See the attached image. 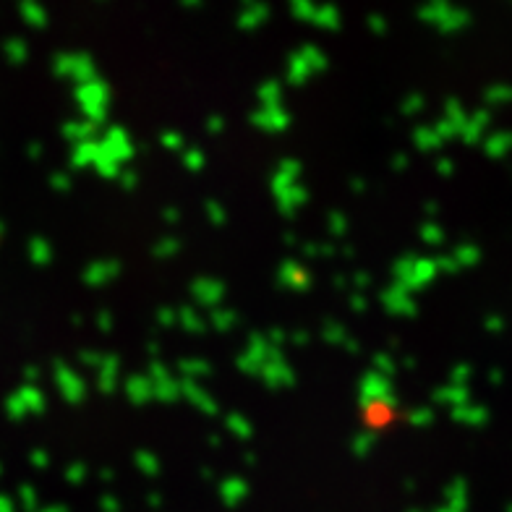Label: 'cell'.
Returning a JSON list of instances; mask_svg holds the SVG:
<instances>
[{"mask_svg":"<svg viewBox=\"0 0 512 512\" xmlns=\"http://www.w3.org/2000/svg\"><path fill=\"white\" fill-rule=\"evenodd\" d=\"M322 337L327 340V343H345V330L340 327V324L335 322H327L324 324V330H322Z\"/></svg>","mask_w":512,"mask_h":512,"instance_id":"d590c367","label":"cell"},{"mask_svg":"<svg viewBox=\"0 0 512 512\" xmlns=\"http://www.w3.org/2000/svg\"><path fill=\"white\" fill-rule=\"evenodd\" d=\"M95 155H97V139H89V142H81L74 147V165L76 168H89V165H95Z\"/></svg>","mask_w":512,"mask_h":512,"instance_id":"cb8c5ba5","label":"cell"},{"mask_svg":"<svg viewBox=\"0 0 512 512\" xmlns=\"http://www.w3.org/2000/svg\"><path fill=\"white\" fill-rule=\"evenodd\" d=\"M450 170V162H439V173H447Z\"/></svg>","mask_w":512,"mask_h":512,"instance_id":"94428289","label":"cell"},{"mask_svg":"<svg viewBox=\"0 0 512 512\" xmlns=\"http://www.w3.org/2000/svg\"><path fill=\"white\" fill-rule=\"evenodd\" d=\"M290 113L283 108V105H277V108H262L259 113L251 115V123L256 128H262L267 134H283L290 128Z\"/></svg>","mask_w":512,"mask_h":512,"instance_id":"7c38bea8","label":"cell"},{"mask_svg":"<svg viewBox=\"0 0 512 512\" xmlns=\"http://www.w3.org/2000/svg\"><path fill=\"white\" fill-rule=\"evenodd\" d=\"M413 144H416L421 152H424V149H434V147H437V131H432V128L418 126L416 131H413Z\"/></svg>","mask_w":512,"mask_h":512,"instance_id":"4dcf8cb0","label":"cell"},{"mask_svg":"<svg viewBox=\"0 0 512 512\" xmlns=\"http://www.w3.org/2000/svg\"><path fill=\"white\" fill-rule=\"evenodd\" d=\"M311 24L319 29H327V32H335V29L343 27V16H340V11L335 6H314Z\"/></svg>","mask_w":512,"mask_h":512,"instance_id":"44dd1931","label":"cell"},{"mask_svg":"<svg viewBox=\"0 0 512 512\" xmlns=\"http://www.w3.org/2000/svg\"><path fill=\"white\" fill-rule=\"evenodd\" d=\"M351 186H353V194H361V191L366 189V183H364V181H353Z\"/></svg>","mask_w":512,"mask_h":512,"instance_id":"91938a15","label":"cell"},{"mask_svg":"<svg viewBox=\"0 0 512 512\" xmlns=\"http://www.w3.org/2000/svg\"><path fill=\"white\" fill-rule=\"evenodd\" d=\"M176 322H178V317L173 314V311L160 309V314H157V324H160V327H173Z\"/></svg>","mask_w":512,"mask_h":512,"instance_id":"f6af8a7d","label":"cell"},{"mask_svg":"<svg viewBox=\"0 0 512 512\" xmlns=\"http://www.w3.org/2000/svg\"><path fill=\"white\" fill-rule=\"evenodd\" d=\"M207 217H209V223H215L217 228H220V225H225V209L220 207V204L209 202L207 204Z\"/></svg>","mask_w":512,"mask_h":512,"instance_id":"7bdbcfd3","label":"cell"},{"mask_svg":"<svg viewBox=\"0 0 512 512\" xmlns=\"http://www.w3.org/2000/svg\"><path fill=\"white\" fill-rule=\"evenodd\" d=\"M324 68H327V55L319 48H314V45H304L298 53L290 55L285 79H288L293 87H301V84H306L311 76L317 74V71H324Z\"/></svg>","mask_w":512,"mask_h":512,"instance_id":"277c9868","label":"cell"},{"mask_svg":"<svg viewBox=\"0 0 512 512\" xmlns=\"http://www.w3.org/2000/svg\"><path fill=\"white\" fill-rule=\"evenodd\" d=\"M136 468L144 473V476H157L160 473V460H157V455H152V452L147 450H139L136 452Z\"/></svg>","mask_w":512,"mask_h":512,"instance_id":"f1b7e54d","label":"cell"},{"mask_svg":"<svg viewBox=\"0 0 512 512\" xmlns=\"http://www.w3.org/2000/svg\"><path fill=\"white\" fill-rule=\"evenodd\" d=\"M392 165H395V170H405V165H408V157H395V160H392Z\"/></svg>","mask_w":512,"mask_h":512,"instance_id":"11a10c76","label":"cell"},{"mask_svg":"<svg viewBox=\"0 0 512 512\" xmlns=\"http://www.w3.org/2000/svg\"><path fill=\"white\" fill-rule=\"evenodd\" d=\"M126 395L134 405H144L149 400H155V390H152V382L147 377H131L126 382Z\"/></svg>","mask_w":512,"mask_h":512,"instance_id":"d6986e66","label":"cell"},{"mask_svg":"<svg viewBox=\"0 0 512 512\" xmlns=\"http://www.w3.org/2000/svg\"><path fill=\"white\" fill-rule=\"evenodd\" d=\"M298 176H301V162L296 160H283L277 165V173L272 178V191H275L277 207L285 217H293L298 209L304 207L309 194L306 189L298 183Z\"/></svg>","mask_w":512,"mask_h":512,"instance_id":"6da1fadb","label":"cell"},{"mask_svg":"<svg viewBox=\"0 0 512 512\" xmlns=\"http://www.w3.org/2000/svg\"><path fill=\"white\" fill-rule=\"evenodd\" d=\"M270 356H272L270 345L264 343L259 335H251L249 348L238 356V369H241L243 374H249V377H256V374L262 371V366L267 364V358Z\"/></svg>","mask_w":512,"mask_h":512,"instance_id":"9c48e42d","label":"cell"},{"mask_svg":"<svg viewBox=\"0 0 512 512\" xmlns=\"http://www.w3.org/2000/svg\"><path fill=\"white\" fill-rule=\"evenodd\" d=\"M183 165H186V170L199 173V170L207 165V157H204V152L199 147H189L186 152H183Z\"/></svg>","mask_w":512,"mask_h":512,"instance_id":"d6a6232c","label":"cell"},{"mask_svg":"<svg viewBox=\"0 0 512 512\" xmlns=\"http://www.w3.org/2000/svg\"><path fill=\"white\" fill-rule=\"evenodd\" d=\"M270 340H272V343H283V340H285V332L272 330V332H270Z\"/></svg>","mask_w":512,"mask_h":512,"instance_id":"6f0895ef","label":"cell"},{"mask_svg":"<svg viewBox=\"0 0 512 512\" xmlns=\"http://www.w3.org/2000/svg\"><path fill=\"white\" fill-rule=\"evenodd\" d=\"M432 418H434L432 411H426V408H413V411L408 413V424L426 426V424H432Z\"/></svg>","mask_w":512,"mask_h":512,"instance_id":"ab89813d","label":"cell"},{"mask_svg":"<svg viewBox=\"0 0 512 512\" xmlns=\"http://www.w3.org/2000/svg\"><path fill=\"white\" fill-rule=\"evenodd\" d=\"M361 403L366 408H392L395 405V390L382 374L371 371L369 377L361 382Z\"/></svg>","mask_w":512,"mask_h":512,"instance_id":"5b68a950","label":"cell"},{"mask_svg":"<svg viewBox=\"0 0 512 512\" xmlns=\"http://www.w3.org/2000/svg\"><path fill=\"white\" fill-rule=\"evenodd\" d=\"M61 387L66 392V400H71V403H81L84 395H87V387H84V382L76 377L74 371H61Z\"/></svg>","mask_w":512,"mask_h":512,"instance_id":"7402d4cb","label":"cell"},{"mask_svg":"<svg viewBox=\"0 0 512 512\" xmlns=\"http://www.w3.org/2000/svg\"><path fill=\"white\" fill-rule=\"evenodd\" d=\"M102 358L105 356H100V353H84V356H81V361H84V364H89V366H95V369H100V364H102Z\"/></svg>","mask_w":512,"mask_h":512,"instance_id":"c3c4849f","label":"cell"},{"mask_svg":"<svg viewBox=\"0 0 512 512\" xmlns=\"http://www.w3.org/2000/svg\"><path fill=\"white\" fill-rule=\"evenodd\" d=\"M118 275H121V264L115 262V259H100V262H92L84 270V283L89 288H102V285H108Z\"/></svg>","mask_w":512,"mask_h":512,"instance_id":"5bb4252c","label":"cell"},{"mask_svg":"<svg viewBox=\"0 0 512 512\" xmlns=\"http://www.w3.org/2000/svg\"><path fill=\"white\" fill-rule=\"evenodd\" d=\"M100 147L105 149L110 157H115V160L121 162V165L126 160H131L136 152L134 144H131V136H128L126 128L121 126H110L108 131H105V136L100 139Z\"/></svg>","mask_w":512,"mask_h":512,"instance_id":"30bf717a","label":"cell"},{"mask_svg":"<svg viewBox=\"0 0 512 512\" xmlns=\"http://www.w3.org/2000/svg\"><path fill=\"white\" fill-rule=\"evenodd\" d=\"M290 14L296 16L298 21H309V24H311V16H314V6H311V3H306V0H298V3H293V6H290Z\"/></svg>","mask_w":512,"mask_h":512,"instance_id":"74e56055","label":"cell"},{"mask_svg":"<svg viewBox=\"0 0 512 512\" xmlns=\"http://www.w3.org/2000/svg\"><path fill=\"white\" fill-rule=\"evenodd\" d=\"M277 285L280 288H288V290H298V293H304V290L311 288V277L309 272L296 262H285L277 272Z\"/></svg>","mask_w":512,"mask_h":512,"instance_id":"2e32d148","label":"cell"},{"mask_svg":"<svg viewBox=\"0 0 512 512\" xmlns=\"http://www.w3.org/2000/svg\"><path fill=\"white\" fill-rule=\"evenodd\" d=\"M223 128H225V121H223V118H220V115H217V118H209V121H207V131H209V134H220Z\"/></svg>","mask_w":512,"mask_h":512,"instance_id":"7dc6e473","label":"cell"},{"mask_svg":"<svg viewBox=\"0 0 512 512\" xmlns=\"http://www.w3.org/2000/svg\"><path fill=\"white\" fill-rule=\"evenodd\" d=\"M351 309H353V311H364V309H366V298L361 296V293H353Z\"/></svg>","mask_w":512,"mask_h":512,"instance_id":"816d5d0a","label":"cell"},{"mask_svg":"<svg viewBox=\"0 0 512 512\" xmlns=\"http://www.w3.org/2000/svg\"><path fill=\"white\" fill-rule=\"evenodd\" d=\"M290 340H293V343H306V340H309V335H306V332H293V337H290Z\"/></svg>","mask_w":512,"mask_h":512,"instance_id":"680465c9","label":"cell"},{"mask_svg":"<svg viewBox=\"0 0 512 512\" xmlns=\"http://www.w3.org/2000/svg\"><path fill=\"white\" fill-rule=\"evenodd\" d=\"M356 285L366 288V285H369V275H366V272H358V275H356Z\"/></svg>","mask_w":512,"mask_h":512,"instance_id":"9f6ffc18","label":"cell"},{"mask_svg":"<svg viewBox=\"0 0 512 512\" xmlns=\"http://www.w3.org/2000/svg\"><path fill=\"white\" fill-rule=\"evenodd\" d=\"M178 322H181L183 330L191 332V335H202V332L207 330V322H204V319L199 317L196 311H191V309L178 311Z\"/></svg>","mask_w":512,"mask_h":512,"instance_id":"484cf974","label":"cell"},{"mask_svg":"<svg viewBox=\"0 0 512 512\" xmlns=\"http://www.w3.org/2000/svg\"><path fill=\"white\" fill-rule=\"evenodd\" d=\"M191 298H194L196 304L215 309L225 298V285L215 280V277H199V280L191 283Z\"/></svg>","mask_w":512,"mask_h":512,"instance_id":"4fadbf2b","label":"cell"},{"mask_svg":"<svg viewBox=\"0 0 512 512\" xmlns=\"http://www.w3.org/2000/svg\"><path fill=\"white\" fill-rule=\"evenodd\" d=\"M267 19H270V6H264V3H246L241 14H238L236 27L243 29V32H251V29L262 27Z\"/></svg>","mask_w":512,"mask_h":512,"instance_id":"e0dca14e","label":"cell"},{"mask_svg":"<svg viewBox=\"0 0 512 512\" xmlns=\"http://www.w3.org/2000/svg\"><path fill=\"white\" fill-rule=\"evenodd\" d=\"M95 128L89 121H76V123H68L66 126V136L68 139H74L76 144L81 142H89V139H95Z\"/></svg>","mask_w":512,"mask_h":512,"instance_id":"4316f807","label":"cell"},{"mask_svg":"<svg viewBox=\"0 0 512 512\" xmlns=\"http://www.w3.org/2000/svg\"><path fill=\"white\" fill-rule=\"evenodd\" d=\"M259 377H262V382L267 384V387H272V390H283V387L296 384V374H293L290 364L283 358V353H275V351H272V356L267 358V364L262 366Z\"/></svg>","mask_w":512,"mask_h":512,"instance_id":"52a82bcc","label":"cell"},{"mask_svg":"<svg viewBox=\"0 0 512 512\" xmlns=\"http://www.w3.org/2000/svg\"><path fill=\"white\" fill-rule=\"evenodd\" d=\"M160 144L165 149H173V152H178V149L186 147V144H183V136L178 134V131H165V134L160 136Z\"/></svg>","mask_w":512,"mask_h":512,"instance_id":"60d3db41","label":"cell"},{"mask_svg":"<svg viewBox=\"0 0 512 512\" xmlns=\"http://www.w3.org/2000/svg\"><path fill=\"white\" fill-rule=\"evenodd\" d=\"M256 97H259V102H262L264 108H277V105H280V97H283V92H280V84H277V81H267V84H262V87H259Z\"/></svg>","mask_w":512,"mask_h":512,"instance_id":"83f0119b","label":"cell"},{"mask_svg":"<svg viewBox=\"0 0 512 512\" xmlns=\"http://www.w3.org/2000/svg\"><path fill=\"white\" fill-rule=\"evenodd\" d=\"M97 324H100L102 332H108L113 327V317H110L108 311H100V317H97Z\"/></svg>","mask_w":512,"mask_h":512,"instance_id":"f907efd6","label":"cell"},{"mask_svg":"<svg viewBox=\"0 0 512 512\" xmlns=\"http://www.w3.org/2000/svg\"><path fill=\"white\" fill-rule=\"evenodd\" d=\"M369 29L371 32H377V34H382V32H387V19H384V16H371L369 19Z\"/></svg>","mask_w":512,"mask_h":512,"instance_id":"bcb514c9","label":"cell"},{"mask_svg":"<svg viewBox=\"0 0 512 512\" xmlns=\"http://www.w3.org/2000/svg\"><path fill=\"white\" fill-rule=\"evenodd\" d=\"M424 110V95H411V97H405L403 105H400V113L403 115H416Z\"/></svg>","mask_w":512,"mask_h":512,"instance_id":"8d00e7d4","label":"cell"},{"mask_svg":"<svg viewBox=\"0 0 512 512\" xmlns=\"http://www.w3.org/2000/svg\"><path fill=\"white\" fill-rule=\"evenodd\" d=\"M84 473H87V468H84V465H74V468H71V473H66V476H71V479H74V484H79Z\"/></svg>","mask_w":512,"mask_h":512,"instance_id":"f5cc1de1","label":"cell"},{"mask_svg":"<svg viewBox=\"0 0 512 512\" xmlns=\"http://www.w3.org/2000/svg\"><path fill=\"white\" fill-rule=\"evenodd\" d=\"M374 366H377L379 371H382V377H392L395 374V361L390 358V353H377V358H374Z\"/></svg>","mask_w":512,"mask_h":512,"instance_id":"f35d334b","label":"cell"},{"mask_svg":"<svg viewBox=\"0 0 512 512\" xmlns=\"http://www.w3.org/2000/svg\"><path fill=\"white\" fill-rule=\"evenodd\" d=\"M149 377H152L149 382H152V390H155V400H162V403L178 400V395H181V382L170 377V371L160 361L149 366Z\"/></svg>","mask_w":512,"mask_h":512,"instance_id":"8fae6325","label":"cell"},{"mask_svg":"<svg viewBox=\"0 0 512 512\" xmlns=\"http://www.w3.org/2000/svg\"><path fill=\"white\" fill-rule=\"evenodd\" d=\"M421 238L429 243H439L442 241V233H439V228H434V225H421Z\"/></svg>","mask_w":512,"mask_h":512,"instance_id":"ee69618b","label":"cell"},{"mask_svg":"<svg viewBox=\"0 0 512 512\" xmlns=\"http://www.w3.org/2000/svg\"><path fill=\"white\" fill-rule=\"evenodd\" d=\"M418 19L426 21V24H432V27L442 29V32H455L458 27H463L468 16H463L460 11L447 6V3H434V6L421 8V11H418Z\"/></svg>","mask_w":512,"mask_h":512,"instance_id":"8992f818","label":"cell"},{"mask_svg":"<svg viewBox=\"0 0 512 512\" xmlns=\"http://www.w3.org/2000/svg\"><path fill=\"white\" fill-rule=\"evenodd\" d=\"M178 251H181V241H178V238H162V241L155 243L152 256H157V259H170V256H176Z\"/></svg>","mask_w":512,"mask_h":512,"instance_id":"1f68e13d","label":"cell"},{"mask_svg":"<svg viewBox=\"0 0 512 512\" xmlns=\"http://www.w3.org/2000/svg\"><path fill=\"white\" fill-rule=\"evenodd\" d=\"M118 358L115 356H105L100 364V379H97V390L102 395H110L115 392V382H118Z\"/></svg>","mask_w":512,"mask_h":512,"instance_id":"ffe728a7","label":"cell"},{"mask_svg":"<svg viewBox=\"0 0 512 512\" xmlns=\"http://www.w3.org/2000/svg\"><path fill=\"white\" fill-rule=\"evenodd\" d=\"M382 304L387 306V311L390 314H395V317H416V301L411 298V293H405L403 288H390L387 293H382Z\"/></svg>","mask_w":512,"mask_h":512,"instance_id":"9a60e30c","label":"cell"},{"mask_svg":"<svg viewBox=\"0 0 512 512\" xmlns=\"http://www.w3.org/2000/svg\"><path fill=\"white\" fill-rule=\"evenodd\" d=\"M178 217H181V215H178V209H176V207H168V209H165V220H168V223H176Z\"/></svg>","mask_w":512,"mask_h":512,"instance_id":"db71d44e","label":"cell"},{"mask_svg":"<svg viewBox=\"0 0 512 512\" xmlns=\"http://www.w3.org/2000/svg\"><path fill=\"white\" fill-rule=\"evenodd\" d=\"M225 424H228V429L236 434L238 439H251V434H254V429H251L249 421H246L243 416H238V413H233V416L225 418Z\"/></svg>","mask_w":512,"mask_h":512,"instance_id":"f546056e","label":"cell"},{"mask_svg":"<svg viewBox=\"0 0 512 512\" xmlns=\"http://www.w3.org/2000/svg\"><path fill=\"white\" fill-rule=\"evenodd\" d=\"M58 74L74 79L76 84H87V81H92L97 76L95 61L84 53L63 55L61 61H58Z\"/></svg>","mask_w":512,"mask_h":512,"instance_id":"ba28073f","label":"cell"},{"mask_svg":"<svg viewBox=\"0 0 512 512\" xmlns=\"http://www.w3.org/2000/svg\"><path fill=\"white\" fill-rule=\"evenodd\" d=\"M238 322V317L233 311H225V309H212L209 311V327H215L217 332H228L233 330Z\"/></svg>","mask_w":512,"mask_h":512,"instance_id":"d4e9b609","label":"cell"},{"mask_svg":"<svg viewBox=\"0 0 512 512\" xmlns=\"http://www.w3.org/2000/svg\"><path fill=\"white\" fill-rule=\"evenodd\" d=\"M246 492H249V486H246V481L243 479H225L223 484V497L230 499V494H236V499L246 497Z\"/></svg>","mask_w":512,"mask_h":512,"instance_id":"e575fe53","label":"cell"},{"mask_svg":"<svg viewBox=\"0 0 512 512\" xmlns=\"http://www.w3.org/2000/svg\"><path fill=\"white\" fill-rule=\"evenodd\" d=\"M178 371L183 374V379H191V382H194V379L209 377V374H212V366H209L207 361H202V358H194V361H191V358H183L181 364H178Z\"/></svg>","mask_w":512,"mask_h":512,"instance_id":"603a6c76","label":"cell"},{"mask_svg":"<svg viewBox=\"0 0 512 512\" xmlns=\"http://www.w3.org/2000/svg\"><path fill=\"white\" fill-rule=\"evenodd\" d=\"M76 102H79L81 113H84V121H89L92 126H102L108 121L110 89L100 76L76 87Z\"/></svg>","mask_w":512,"mask_h":512,"instance_id":"7a4b0ae2","label":"cell"},{"mask_svg":"<svg viewBox=\"0 0 512 512\" xmlns=\"http://www.w3.org/2000/svg\"><path fill=\"white\" fill-rule=\"evenodd\" d=\"M345 230H348V220H345L340 212H332V215H330V233H332V236H343Z\"/></svg>","mask_w":512,"mask_h":512,"instance_id":"b9f144b4","label":"cell"},{"mask_svg":"<svg viewBox=\"0 0 512 512\" xmlns=\"http://www.w3.org/2000/svg\"><path fill=\"white\" fill-rule=\"evenodd\" d=\"M374 445H377V434L374 432L358 434V437L353 439V455H356V458H366Z\"/></svg>","mask_w":512,"mask_h":512,"instance_id":"836d02e7","label":"cell"},{"mask_svg":"<svg viewBox=\"0 0 512 512\" xmlns=\"http://www.w3.org/2000/svg\"><path fill=\"white\" fill-rule=\"evenodd\" d=\"M118 181L123 183V189L126 191H131L136 186V183H139V178L134 176V173H121V178H118Z\"/></svg>","mask_w":512,"mask_h":512,"instance_id":"681fc988","label":"cell"},{"mask_svg":"<svg viewBox=\"0 0 512 512\" xmlns=\"http://www.w3.org/2000/svg\"><path fill=\"white\" fill-rule=\"evenodd\" d=\"M439 267L432 259H421V256H405L395 264V285L403 288L405 293L421 290L437 277Z\"/></svg>","mask_w":512,"mask_h":512,"instance_id":"3957f363","label":"cell"},{"mask_svg":"<svg viewBox=\"0 0 512 512\" xmlns=\"http://www.w3.org/2000/svg\"><path fill=\"white\" fill-rule=\"evenodd\" d=\"M181 395H186L189 403L196 405V408H199L202 413H207V416H215L217 413L215 398H209L207 392H204L202 387H196L191 379H181Z\"/></svg>","mask_w":512,"mask_h":512,"instance_id":"ac0fdd59","label":"cell"},{"mask_svg":"<svg viewBox=\"0 0 512 512\" xmlns=\"http://www.w3.org/2000/svg\"><path fill=\"white\" fill-rule=\"evenodd\" d=\"M100 476H102V479H105V481H110V479H113V471H102Z\"/></svg>","mask_w":512,"mask_h":512,"instance_id":"6125c7cd","label":"cell"}]
</instances>
